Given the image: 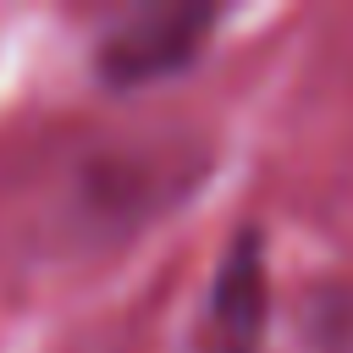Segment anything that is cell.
Returning a JSON list of instances; mask_svg holds the SVG:
<instances>
[{
	"label": "cell",
	"instance_id": "6da1fadb",
	"mask_svg": "<svg viewBox=\"0 0 353 353\" xmlns=\"http://www.w3.org/2000/svg\"><path fill=\"white\" fill-rule=\"evenodd\" d=\"M221 22L215 6H132L121 11L99 44H94V72L110 83V88H143V83H160L171 72H182L204 33Z\"/></svg>",
	"mask_w": 353,
	"mask_h": 353
},
{
	"label": "cell",
	"instance_id": "7a4b0ae2",
	"mask_svg": "<svg viewBox=\"0 0 353 353\" xmlns=\"http://www.w3.org/2000/svg\"><path fill=\"white\" fill-rule=\"evenodd\" d=\"M270 320V276H265V232L237 226L215 254V276L199 309V353H259Z\"/></svg>",
	"mask_w": 353,
	"mask_h": 353
}]
</instances>
